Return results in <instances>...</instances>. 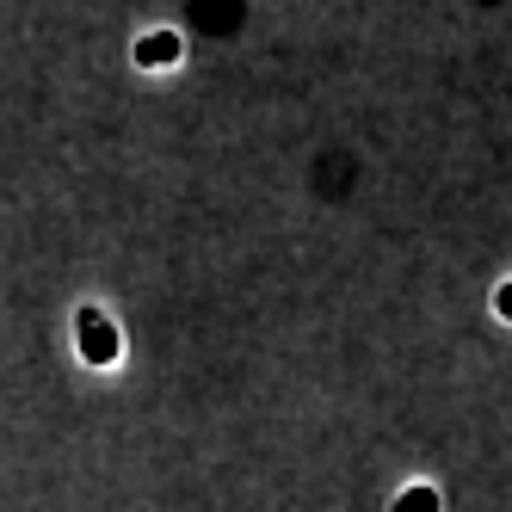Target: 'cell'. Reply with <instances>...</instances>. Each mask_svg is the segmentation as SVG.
Here are the masks:
<instances>
[{
  "mask_svg": "<svg viewBox=\"0 0 512 512\" xmlns=\"http://www.w3.org/2000/svg\"><path fill=\"white\" fill-rule=\"evenodd\" d=\"M432 506H438V500H432L426 488H414V494H401V506H395V512H432Z\"/></svg>",
  "mask_w": 512,
  "mask_h": 512,
  "instance_id": "3957f363",
  "label": "cell"
},
{
  "mask_svg": "<svg viewBox=\"0 0 512 512\" xmlns=\"http://www.w3.org/2000/svg\"><path fill=\"white\" fill-rule=\"evenodd\" d=\"M81 346H87L93 364H112V358H118V334L99 321V309H81Z\"/></svg>",
  "mask_w": 512,
  "mask_h": 512,
  "instance_id": "6da1fadb",
  "label": "cell"
},
{
  "mask_svg": "<svg viewBox=\"0 0 512 512\" xmlns=\"http://www.w3.org/2000/svg\"><path fill=\"white\" fill-rule=\"evenodd\" d=\"M173 56H179V38H173V31H161V38H142V44H136V62H142V68H167Z\"/></svg>",
  "mask_w": 512,
  "mask_h": 512,
  "instance_id": "7a4b0ae2",
  "label": "cell"
}]
</instances>
